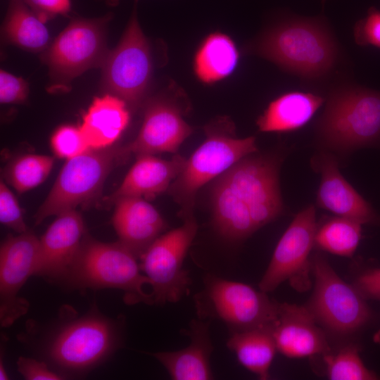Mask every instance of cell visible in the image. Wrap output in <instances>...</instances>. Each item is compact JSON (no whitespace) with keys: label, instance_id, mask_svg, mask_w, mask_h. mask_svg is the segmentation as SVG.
<instances>
[{"label":"cell","instance_id":"6da1fadb","mask_svg":"<svg viewBox=\"0 0 380 380\" xmlns=\"http://www.w3.org/2000/svg\"><path fill=\"white\" fill-rule=\"evenodd\" d=\"M253 154L231 166L211 187L213 227L229 241L247 238L283 211L279 161Z\"/></svg>","mask_w":380,"mask_h":380},{"label":"cell","instance_id":"7a4b0ae2","mask_svg":"<svg viewBox=\"0 0 380 380\" xmlns=\"http://www.w3.org/2000/svg\"><path fill=\"white\" fill-rule=\"evenodd\" d=\"M60 322L46 336L43 353L58 373L81 374L111 355L120 341L118 324L96 310L79 316L69 306L60 312Z\"/></svg>","mask_w":380,"mask_h":380},{"label":"cell","instance_id":"3957f363","mask_svg":"<svg viewBox=\"0 0 380 380\" xmlns=\"http://www.w3.org/2000/svg\"><path fill=\"white\" fill-rule=\"evenodd\" d=\"M250 49L281 68L308 79L329 72L338 53L330 31L319 18L282 22L265 32Z\"/></svg>","mask_w":380,"mask_h":380},{"label":"cell","instance_id":"277c9868","mask_svg":"<svg viewBox=\"0 0 380 380\" xmlns=\"http://www.w3.org/2000/svg\"><path fill=\"white\" fill-rule=\"evenodd\" d=\"M203 129L204 141L186 159L184 169L167 189L180 206L182 219L194 215L196 194L203 186L258 150L254 137H236L234 124L228 117L215 118Z\"/></svg>","mask_w":380,"mask_h":380},{"label":"cell","instance_id":"5b68a950","mask_svg":"<svg viewBox=\"0 0 380 380\" xmlns=\"http://www.w3.org/2000/svg\"><path fill=\"white\" fill-rule=\"evenodd\" d=\"M137 258L122 243H103L84 236L80 248L60 281L76 289H118L127 303L152 304Z\"/></svg>","mask_w":380,"mask_h":380},{"label":"cell","instance_id":"8992f818","mask_svg":"<svg viewBox=\"0 0 380 380\" xmlns=\"http://www.w3.org/2000/svg\"><path fill=\"white\" fill-rule=\"evenodd\" d=\"M317 134L327 147L338 151L380 147V91L356 86L333 91Z\"/></svg>","mask_w":380,"mask_h":380},{"label":"cell","instance_id":"52a82bcc","mask_svg":"<svg viewBox=\"0 0 380 380\" xmlns=\"http://www.w3.org/2000/svg\"><path fill=\"white\" fill-rule=\"evenodd\" d=\"M128 158L123 146L113 145L67 160L34 215L35 224L96 199L113 169Z\"/></svg>","mask_w":380,"mask_h":380},{"label":"cell","instance_id":"ba28073f","mask_svg":"<svg viewBox=\"0 0 380 380\" xmlns=\"http://www.w3.org/2000/svg\"><path fill=\"white\" fill-rule=\"evenodd\" d=\"M312 294L305 305L323 330L334 336H350L369 321L372 313L353 284L343 281L327 260L317 253L311 258Z\"/></svg>","mask_w":380,"mask_h":380},{"label":"cell","instance_id":"9c48e42d","mask_svg":"<svg viewBox=\"0 0 380 380\" xmlns=\"http://www.w3.org/2000/svg\"><path fill=\"white\" fill-rule=\"evenodd\" d=\"M204 284L196 298L199 314L222 320L232 331L272 328L278 318L280 303L261 290L213 274L205 276Z\"/></svg>","mask_w":380,"mask_h":380},{"label":"cell","instance_id":"30bf717a","mask_svg":"<svg viewBox=\"0 0 380 380\" xmlns=\"http://www.w3.org/2000/svg\"><path fill=\"white\" fill-rule=\"evenodd\" d=\"M182 220L180 227L159 236L139 258L141 270L151 281L152 303H175L189 292L191 279L182 266L198 224L194 215Z\"/></svg>","mask_w":380,"mask_h":380},{"label":"cell","instance_id":"8fae6325","mask_svg":"<svg viewBox=\"0 0 380 380\" xmlns=\"http://www.w3.org/2000/svg\"><path fill=\"white\" fill-rule=\"evenodd\" d=\"M110 15L98 19L75 18L43 55L53 89H63L85 70L102 65L108 52L104 27Z\"/></svg>","mask_w":380,"mask_h":380},{"label":"cell","instance_id":"7c38bea8","mask_svg":"<svg viewBox=\"0 0 380 380\" xmlns=\"http://www.w3.org/2000/svg\"><path fill=\"white\" fill-rule=\"evenodd\" d=\"M137 4L135 0L120 42L101 65L105 89L132 107L141 103L153 72L151 47L138 20Z\"/></svg>","mask_w":380,"mask_h":380},{"label":"cell","instance_id":"4fadbf2b","mask_svg":"<svg viewBox=\"0 0 380 380\" xmlns=\"http://www.w3.org/2000/svg\"><path fill=\"white\" fill-rule=\"evenodd\" d=\"M317 226L313 205L306 207L295 216L274 249L259 283L260 290L267 293L286 281L298 292L310 288V255L315 246Z\"/></svg>","mask_w":380,"mask_h":380},{"label":"cell","instance_id":"5bb4252c","mask_svg":"<svg viewBox=\"0 0 380 380\" xmlns=\"http://www.w3.org/2000/svg\"><path fill=\"white\" fill-rule=\"evenodd\" d=\"M178 88L172 92L150 100L144 113V119L137 137L124 145L127 155H154L176 153L194 131L183 118L178 99Z\"/></svg>","mask_w":380,"mask_h":380},{"label":"cell","instance_id":"9a60e30c","mask_svg":"<svg viewBox=\"0 0 380 380\" xmlns=\"http://www.w3.org/2000/svg\"><path fill=\"white\" fill-rule=\"evenodd\" d=\"M39 239L27 231L8 236L0 248V322L10 327L28 310V301L18 296L27 279L35 274Z\"/></svg>","mask_w":380,"mask_h":380},{"label":"cell","instance_id":"2e32d148","mask_svg":"<svg viewBox=\"0 0 380 380\" xmlns=\"http://www.w3.org/2000/svg\"><path fill=\"white\" fill-rule=\"evenodd\" d=\"M312 163L321 176L317 194L319 207L361 224H380V215L343 177L331 153H319Z\"/></svg>","mask_w":380,"mask_h":380},{"label":"cell","instance_id":"e0dca14e","mask_svg":"<svg viewBox=\"0 0 380 380\" xmlns=\"http://www.w3.org/2000/svg\"><path fill=\"white\" fill-rule=\"evenodd\" d=\"M272 334L277 350L288 357L323 356L331 351L326 332L305 305L280 303Z\"/></svg>","mask_w":380,"mask_h":380},{"label":"cell","instance_id":"ac0fdd59","mask_svg":"<svg viewBox=\"0 0 380 380\" xmlns=\"http://www.w3.org/2000/svg\"><path fill=\"white\" fill-rule=\"evenodd\" d=\"M84 232L82 217L75 209L57 215L39 239L34 275L60 281L80 248Z\"/></svg>","mask_w":380,"mask_h":380},{"label":"cell","instance_id":"d6986e66","mask_svg":"<svg viewBox=\"0 0 380 380\" xmlns=\"http://www.w3.org/2000/svg\"><path fill=\"white\" fill-rule=\"evenodd\" d=\"M112 221L119 241L137 258L167 227L159 212L144 198L129 196L115 202Z\"/></svg>","mask_w":380,"mask_h":380},{"label":"cell","instance_id":"ffe728a7","mask_svg":"<svg viewBox=\"0 0 380 380\" xmlns=\"http://www.w3.org/2000/svg\"><path fill=\"white\" fill-rule=\"evenodd\" d=\"M186 158L175 155L162 159L154 155L137 156L119 187L108 197L109 203L129 196L151 200L168 189L184 169Z\"/></svg>","mask_w":380,"mask_h":380},{"label":"cell","instance_id":"44dd1931","mask_svg":"<svg viewBox=\"0 0 380 380\" xmlns=\"http://www.w3.org/2000/svg\"><path fill=\"white\" fill-rule=\"evenodd\" d=\"M208 324L194 319L184 334L189 336V345L177 351L152 353L167 369L175 380H208L213 378L210 357L213 346L209 335Z\"/></svg>","mask_w":380,"mask_h":380},{"label":"cell","instance_id":"7402d4cb","mask_svg":"<svg viewBox=\"0 0 380 380\" xmlns=\"http://www.w3.org/2000/svg\"><path fill=\"white\" fill-rule=\"evenodd\" d=\"M127 106L113 94L94 99L80 127L90 148H106L117 141L129 121Z\"/></svg>","mask_w":380,"mask_h":380},{"label":"cell","instance_id":"603a6c76","mask_svg":"<svg viewBox=\"0 0 380 380\" xmlns=\"http://www.w3.org/2000/svg\"><path fill=\"white\" fill-rule=\"evenodd\" d=\"M323 102L322 96L314 94L288 92L271 101L256 124L265 132L293 131L308 123Z\"/></svg>","mask_w":380,"mask_h":380},{"label":"cell","instance_id":"cb8c5ba5","mask_svg":"<svg viewBox=\"0 0 380 380\" xmlns=\"http://www.w3.org/2000/svg\"><path fill=\"white\" fill-rule=\"evenodd\" d=\"M239 58V51L232 38L220 32H213L198 46L194 59V70L201 82L213 84L233 72Z\"/></svg>","mask_w":380,"mask_h":380},{"label":"cell","instance_id":"d4e9b609","mask_svg":"<svg viewBox=\"0 0 380 380\" xmlns=\"http://www.w3.org/2000/svg\"><path fill=\"white\" fill-rule=\"evenodd\" d=\"M227 346L248 370L261 380L269 379L270 368L277 350L272 327L232 331Z\"/></svg>","mask_w":380,"mask_h":380},{"label":"cell","instance_id":"484cf974","mask_svg":"<svg viewBox=\"0 0 380 380\" xmlns=\"http://www.w3.org/2000/svg\"><path fill=\"white\" fill-rule=\"evenodd\" d=\"M25 0H9L3 25L4 38L10 43L32 51L44 49L49 41L47 28Z\"/></svg>","mask_w":380,"mask_h":380},{"label":"cell","instance_id":"4316f807","mask_svg":"<svg viewBox=\"0 0 380 380\" xmlns=\"http://www.w3.org/2000/svg\"><path fill=\"white\" fill-rule=\"evenodd\" d=\"M361 226L343 217H328L317 226L315 246L336 255L351 258L361 239Z\"/></svg>","mask_w":380,"mask_h":380},{"label":"cell","instance_id":"83f0119b","mask_svg":"<svg viewBox=\"0 0 380 380\" xmlns=\"http://www.w3.org/2000/svg\"><path fill=\"white\" fill-rule=\"evenodd\" d=\"M53 163V158L49 156H20L6 166L4 177L18 193H24L45 181L51 171Z\"/></svg>","mask_w":380,"mask_h":380},{"label":"cell","instance_id":"f1b7e54d","mask_svg":"<svg viewBox=\"0 0 380 380\" xmlns=\"http://www.w3.org/2000/svg\"><path fill=\"white\" fill-rule=\"evenodd\" d=\"M325 372L331 380H375L378 375L368 369L359 353L357 345L349 344L336 353L331 351L322 356Z\"/></svg>","mask_w":380,"mask_h":380},{"label":"cell","instance_id":"f546056e","mask_svg":"<svg viewBox=\"0 0 380 380\" xmlns=\"http://www.w3.org/2000/svg\"><path fill=\"white\" fill-rule=\"evenodd\" d=\"M54 153L67 160L89 149V146L80 127L65 125L59 127L51 139Z\"/></svg>","mask_w":380,"mask_h":380},{"label":"cell","instance_id":"4dcf8cb0","mask_svg":"<svg viewBox=\"0 0 380 380\" xmlns=\"http://www.w3.org/2000/svg\"><path fill=\"white\" fill-rule=\"evenodd\" d=\"M0 221L18 234L27 231L18 200L2 179L0 182Z\"/></svg>","mask_w":380,"mask_h":380},{"label":"cell","instance_id":"1f68e13d","mask_svg":"<svg viewBox=\"0 0 380 380\" xmlns=\"http://www.w3.org/2000/svg\"><path fill=\"white\" fill-rule=\"evenodd\" d=\"M354 38L359 45L380 48V11L375 8L369 9L367 15L356 23Z\"/></svg>","mask_w":380,"mask_h":380},{"label":"cell","instance_id":"d6a6232c","mask_svg":"<svg viewBox=\"0 0 380 380\" xmlns=\"http://www.w3.org/2000/svg\"><path fill=\"white\" fill-rule=\"evenodd\" d=\"M28 94L25 80L3 70L0 72V101L2 103L24 102Z\"/></svg>","mask_w":380,"mask_h":380},{"label":"cell","instance_id":"836d02e7","mask_svg":"<svg viewBox=\"0 0 380 380\" xmlns=\"http://www.w3.org/2000/svg\"><path fill=\"white\" fill-rule=\"evenodd\" d=\"M18 370L27 380H58L63 376L49 367L46 361L32 357H20Z\"/></svg>","mask_w":380,"mask_h":380},{"label":"cell","instance_id":"e575fe53","mask_svg":"<svg viewBox=\"0 0 380 380\" xmlns=\"http://www.w3.org/2000/svg\"><path fill=\"white\" fill-rule=\"evenodd\" d=\"M30 8L44 23L70 10V0H25Z\"/></svg>","mask_w":380,"mask_h":380},{"label":"cell","instance_id":"d590c367","mask_svg":"<svg viewBox=\"0 0 380 380\" xmlns=\"http://www.w3.org/2000/svg\"><path fill=\"white\" fill-rule=\"evenodd\" d=\"M353 284L366 299L380 300V268H372L360 273Z\"/></svg>","mask_w":380,"mask_h":380},{"label":"cell","instance_id":"8d00e7d4","mask_svg":"<svg viewBox=\"0 0 380 380\" xmlns=\"http://www.w3.org/2000/svg\"><path fill=\"white\" fill-rule=\"evenodd\" d=\"M0 379L1 380H6L8 379V376L6 374V372L5 370V368L4 367V364L2 363V359L1 358L0 361Z\"/></svg>","mask_w":380,"mask_h":380},{"label":"cell","instance_id":"74e56055","mask_svg":"<svg viewBox=\"0 0 380 380\" xmlns=\"http://www.w3.org/2000/svg\"><path fill=\"white\" fill-rule=\"evenodd\" d=\"M373 341L375 343L380 346V329L374 334Z\"/></svg>","mask_w":380,"mask_h":380}]
</instances>
